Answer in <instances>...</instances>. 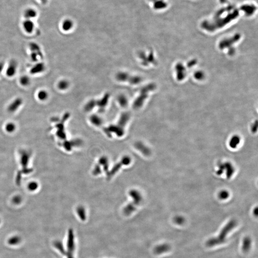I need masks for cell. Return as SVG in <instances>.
Returning <instances> with one entry per match:
<instances>
[{"mask_svg":"<svg viewBox=\"0 0 258 258\" xmlns=\"http://www.w3.org/2000/svg\"><path fill=\"white\" fill-rule=\"evenodd\" d=\"M237 222L235 220H231L225 225L222 229L220 233L217 237L211 238L207 240L206 245L207 247H213L215 246L223 244L226 240V238L229 233L233 230L237 226Z\"/></svg>","mask_w":258,"mask_h":258,"instance_id":"1","label":"cell"},{"mask_svg":"<svg viewBox=\"0 0 258 258\" xmlns=\"http://www.w3.org/2000/svg\"><path fill=\"white\" fill-rule=\"evenodd\" d=\"M17 69V65L14 61H12L9 63L6 71V74L9 77L14 76L16 74Z\"/></svg>","mask_w":258,"mask_h":258,"instance_id":"2","label":"cell"},{"mask_svg":"<svg viewBox=\"0 0 258 258\" xmlns=\"http://www.w3.org/2000/svg\"><path fill=\"white\" fill-rule=\"evenodd\" d=\"M23 27L27 33H32L34 28V24L31 20L26 19L23 23Z\"/></svg>","mask_w":258,"mask_h":258,"instance_id":"3","label":"cell"},{"mask_svg":"<svg viewBox=\"0 0 258 258\" xmlns=\"http://www.w3.org/2000/svg\"><path fill=\"white\" fill-rule=\"evenodd\" d=\"M170 248V246L168 244H161L154 249V252L157 254H161L169 252Z\"/></svg>","mask_w":258,"mask_h":258,"instance_id":"4","label":"cell"},{"mask_svg":"<svg viewBox=\"0 0 258 258\" xmlns=\"http://www.w3.org/2000/svg\"><path fill=\"white\" fill-rule=\"evenodd\" d=\"M22 101L21 99H16L14 101H13L9 105L8 107V110L10 111L13 112L16 111L17 109L20 107V106L22 105Z\"/></svg>","mask_w":258,"mask_h":258,"instance_id":"5","label":"cell"},{"mask_svg":"<svg viewBox=\"0 0 258 258\" xmlns=\"http://www.w3.org/2000/svg\"><path fill=\"white\" fill-rule=\"evenodd\" d=\"M252 239L249 237H246L243 240L242 249L244 252H248L249 251L252 246Z\"/></svg>","mask_w":258,"mask_h":258,"instance_id":"6","label":"cell"},{"mask_svg":"<svg viewBox=\"0 0 258 258\" xmlns=\"http://www.w3.org/2000/svg\"><path fill=\"white\" fill-rule=\"evenodd\" d=\"M24 18L26 19L31 20L37 16V12L33 8H28L26 9L24 13Z\"/></svg>","mask_w":258,"mask_h":258,"instance_id":"7","label":"cell"},{"mask_svg":"<svg viewBox=\"0 0 258 258\" xmlns=\"http://www.w3.org/2000/svg\"><path fill=\"white\" fill-rule=\"evenodd\" d=\"M49 95V93L45 89H41L38 92L37 97L39 101H44L48 99Z\"/></svg>","mask_w":258,"mask_h":258,"instance_id":"8","label":"cell"},{"mask_svg":"<svg viewBox=\"0 0 258 258\" xmlns=\"http://www.w3.org/2000/svg\"><path fill=\"white\" fill-rule=\"evenodd\" d=\"M30 82V79L27 76H23L20 79V83L23 86H27L29 85Z\"/></svg>","mask_w":258,"mask_h":258,"instance_id":"9","label":"cell"},{"mask_svg":"<svg viewBox=\"0 0 258 258\" xmlns=\"http://www.w3.org/2000/svg\"><path fill=\"white\" fill-rule=\"evenodd\" d=\"M44 69V66L42 63L37 64L32 68L31 72L32 73H38L43 71Z\"/></svg>","mask_w":258,"mask_h":258,"instance_id":"10","label":"cell"},{"mask_svg":"<svg viewBox=\"0 0 258 258\" xmlns=\"http://www.w3.org/2000/svg\"><path fill=\"white\" fill-rule=\"evenodd\" d=\"M72 24L70 21L69 20L64 21V22L62 24L63 29L65 31H69L72 27Z\"/></svg>","mask_w":258,"mask_h":258,"instance_id":"11","label":"cell"},{"mask_svg":"<svg viewBox=\"0 0 258 258\" xmlns=\"http://www.w3.org/2000/svg\"><path fill=\"white\" fill-rule=\"evenodd\" d=\"M240 141V139L238 136H234L230 142V145L232 148H236Z\"/></svg>","mask_w":258,"mask_h":258,"instance_id":"12","label":"cell"},{"mask_svg":"<svg viewBox=\"0 0 258 258\" xmlns=\"http://www.w3.org/2000/svg\"><path fill=\"white\" fill-rule=\"evenodd\" d=\"M68 86V83L65 80H62L58 84V87L60 89H65Z\"/></svg>","mask_w":258,"mask_h":258,"instance_id":"13","label":"cell"},{"mask_svg":"<svg viewBox=\"0 0 258 258\" xmlns=\"http://www.w3.org/2000/svg\"><path fill=\"white\" fill-rule=\"evenodd\" d=\"M174 222L176 223V224L181 225L184 223L185 220H184V217H182L178 216L174 218Z\"/></svg>","mask_w":258,"mask_h":258,"instance_id":"14","label":"cell"},{"mask_svg":"<svg viewBox=\"0 0 258 258\" xmlns=\"http://www.w3.org/2000/svg\"><path fill=\"white\" fill-rule=\"evenodd\" d=\"M228 196H229V194L227 191H222L219 194V197L222 199H226L227 197H228Z\"/></svg>","mask_w":258,"mask_h":258,"instance_id":"15","label":"cell"},{"mask_svg":"<svg viewBox=\"0 0 258 258\" xmlns=\"http://www.w3.org/2000/svg\"><path fill=\"white\" fill-rule=\"evenodd\" d=\"M14 128H15V125L14 124L12 123H9L6 125L7 130L9 131H13L14 130Z\"/></svg>","mask_w":258,"mask_h":258,"instance_id":"16","label":"cell"},{"mask_svg":"<svg viewBox=\"0 0 258 258\" xmlns=\"http://www.w3.org/2000/svg\"><path fill=\"white\" fill-rule=\"evenodd\" d=\"M4 67V64L3 61H0V74H1Z\"/></svg>","mask_w":258,"mask_h":258,"instance_id":"17","label":"cell"},{"mask_svg":"<svg viewBox=\"0 0 258 258\" xmlns=\"http://www.w3.org/2000/svg\"><path fill=\"white\" fill-rule=\"evenodd\" d=\"M40 1H41L42 4H46V3H47V1H48V0H40Z\"/></svg>","mask_w":258,"mask_h":258,"instance_id":"18","label":"cell"}]
</instances>
